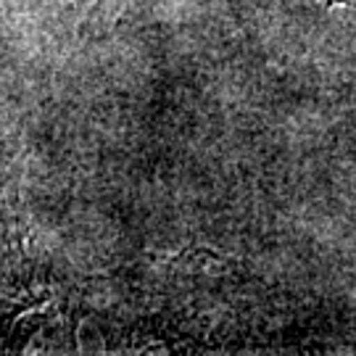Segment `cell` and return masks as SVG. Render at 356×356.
<instances>
[{
  "label": "cell",
  "mask_w": 356,
  "mask_h": 356,
  "mask_svg": "<svg viewBox=\"0 0 356 356\" xmlns=\"http://www.w3.org/2000/svg\"><path fill=\"white\" fill-rule=\"evenodd\" d=\"M325 6H348V8H356V0H319Z\"/></svg>",
  "instance_id": "6da1fadb"
}]
</instances>
